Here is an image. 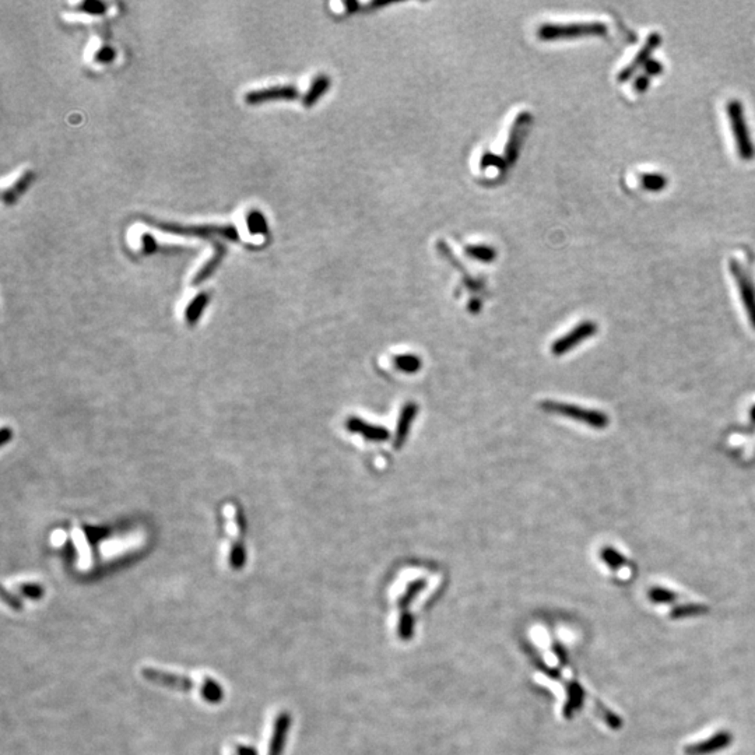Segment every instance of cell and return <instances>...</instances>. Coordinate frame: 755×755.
<instances>
[{
    "mask_svg": "<svg viewBox=\"0 0 755 755\" xmlns=\"http://www.w3.org/2000/svg\"><path fill=\"white\" fill-rule=\"evenodd\" d=\"M607 32V25L602 21H586L572 24H543L537 36L541 41L573 40L580 37H602Z\"/></svg>",
    "mask_w": 755,
    "mask_h": 755,
    "instance_id": "6da1fadb",
    "label": "cell"
},
{
    "mask_svg": "<svg viewBox=\"0 0 755 755\" xmlns=\"http://www.w3.org/2000/svg\"><path fill=\"white\" fill-rule=\"evenodd\" d=\"M150 225L175 235L182 236H192V238H203V239H213V238H224L227 241H238L239 234L238 230L234 225H217V224H206V225H185L178 223H165V221H157V220H147Z\"/></svg>",
    "mask_w": 755,
    "mask_h": 755,
    "instance_id": "7a4b0ae2",
    "label": "cell"
},
{
    "mask_svg": "<svg viewBox=\"0 0 755 755\" xmlns=\"http://www.w3.org/2000/svg\"><path fill=\"white\" fill-rule=\"evenodd\" d=\"M726 112H728V116H729V121H730V126H732L733 137H734V142H736L737 153L745 161L752 160L755 157V146H754L752 137H751V133H750V129H748V125H747V121H745L744 107L741 104V101L736 99V98L730 99L728 102V106H726Z\"/></svg>",
    "mask_w": 755,
    "mask_h": 755,
    "instance_id": "3957f363",
    "label": "cell"
},
{
    "mask_svg": "<svg viewBox=\"0 0 755 755\" xmlns=\"http://www.w3.org/2000/svg\"><path fill=\"white\" fill-rule=\"evenodd\" d=\"M541 407L545 411H550V413L560 414V416H564V417H568V419H572V420H576V421H580V423H585L589 427L596 428V430L606 428L608 425V421H610L607 414L602 413V411L583 408V407L573 406V404L558 403V401H544L541 404Z\"/></svg>",
    "mask_w": 755,
    "mask_h": 755,
    "instance_id": "277c9868",
    "label": "cell"
},
{
    "mask_svg": "<svg viewBox=\"0 0 755 755\" xmlns=\"http://www.w3.org/2000/svg\"><path fill=\"white\" fill-rule=\"evenodd\" d=\"M530 125H532V115L528 111L521 112L517 116V119L513 121L512 127L509 130V137H508L505 154H504V158L508 165H512L518 160L521 147L526 139V134Z\"/></svg>",
    "mask_w": 755,
    "mask_h": 755,
    "instance_id": "5b68a950",
    "label": "cell"
},
{
    "mask_svg": "<svg viewBox=\"0 0 755 755\" xmlns=\"http://www.w3.org/2000/svg\"><path fill=\"white\" fill-rule=\"evenodd\" d=\"M730 271H732L733 277L737 283V287H739V291H740V295H741V299H743V305H744L745 311H747L748 319L751 321V325L755 329V287H754V283H752L751 277L748 276V273L745 271V269L743 267V264L740 262H737L736 259L730 260Z\"/></svg>",
    "mask_w": 755,
    "mask_h": 755,
    "instance_id": "8992f818",
    "label": "cell"
},
{
    "mask_svg": "<svg viewBox=\"0 0 755 755\" xmlns=\"http://www.w3.org/2000/svg\"><path fill=\"white\" fill-rule=\"evenodd\" d=\"M596 332H597V325L595 322H592V321L580 322L575 329H572L565 336H562L561 338L554 341L552 351L557 357L564 356L565 353L573 350L578 345H580L582 341H585L589 337H592Z\"/></svg>",
    "mask_w": 755,
    "mask_h": 755,
    "instance_id": "52a82bcc",
    "label": "cell"
},
{
    "mask_svg": "<svg viewBox=\"0 0 755 755\" xmlns=\"http://www.w3.org/2000/svg\"><path fill=\"white\" fill-rule=\"evenodd\" d=\"M298 97V88L295 86H271L260 90L249 91L245 95V102L249 106L263 104V102L273 99H294Z\"/></svg>",
    "mask_w": 755,
    "mask_h": 755,
    "instance_id": "ba28073f",
    "label": "cell"
},
{
    "mask_svg": "<svg viewBox=\"0 0 755 755\" xmlns=\"http://www.w3.org/2000/svg\"><path fill=\"white\" fill-rule=\"evenodd\" d=\"M142 674L150 682L162 685V687H168V689H173V690H181V691H189V690L195 689V681L185 677V676H178V674H173V673H164L161 670L150 669V667L143 669Z\"/></svg>",
    "mask_w": 755,
    "mask_h": 755,
    "instance_id": "9c48e42d",
    "label": "cell"
},
{
    "mask_svg": "<svg viewBox=\"0 0 755 755\" xmlns=\"http://www.w3.org/2000/svg\"><path fill=\"white\" fill-rule=\"evenodd\" d=\"M660 42H662V36H660V34H659V32H652L650 36L646 38V41H645L643 47L641 48V51L635 55V58H634V59L623 69V71L619 73V80H620V82L628 80V79L636 72V69H638V67H641L642 64L645 66L646 62H647L649 59H652V58H650L652 52H654V51L658 48V45H659Z\"/></svg>",
    "mask_w": 755,
    "mask_h": 755,
    "instance_id": "30bf717a",
    "label": "cell"
},
{
    "mask_svg": "<svg viewBox=\"0 0 755 755\" xmlns=\"http://www.w3.org/2000/svg\"><path fill=\"white\" fill-rule=\"evenodd\" d=\"M290 725H291V716L287 712L279 713L276 722H274V729H273L271 740H270V744H269L267 755H282L283 754V748H284V744H286L287 733L290 730Z\"/></svg>",
    "mask_w": 755,
    "mask_h": 755,
    "instance_id": "8fae6325",
    "label": "cell"
},
{
    "mask_svg": "<svg viewBox=\"0 0 755 755\" xmlns=\"http://www.w3.org/2000/svg\"><path fill=\"white\" fill-rule=\"evenodd\" d=\"M346 428L350 432L361 434V435H364L365 439H369V441H373V442H384V441L389 439V432H388L386 428L368 424L364 420L357 419V417L349 419L347 423H346Z\"/></svg>",
    "mask_w": 755,
    "mask_h": 755,
    "instance_id": "7c38bea8",
    "label": "cell"
},
{
    "mask_svg": "<svg viewBox=\"0 0 755 755\" xmlns=\"http://www.w3.org/2000/svg\"><path fill=\"white\" fill-rule=\"evenodd\" d=\"M417 411H419V407L416 403H407L401 413H400V419H399V423H397V430H396V438H395V446L397 449H400V446L404 443L407 435H408V431H410V427H411V423H413V420L416 419L417 416Z\"/></svg>",
    "mask_w": 755,
    "mask_h": 755,
    "instance_id": "4fadbf2b",
    "label": "cell"
},
{
    "mask_svg": "<svg viewBox=\"0 0 755 755\" xmlns=\"http://www.w3.org/2000/svg\"><path fill=\"white\" fill-rule=\"evenodd\" d=\"M330 83H332V82H330V77H329L327 75H319V76H317V77L312 80L310 88H308V91H306L305 95L302 97V104H304V107H306V108L314 107V106L317 104V102H318V99H319L323 94L327 92V90H329V87H330Z\"/></svg>",
    "mask_w": 755,
    "mask_h": 755,
    "instance_id": "5bb4252c",
    "label": "cell"
},
{
    "mask_svg": "<svg viewBox=\"0 0 755 755\" xmlns=\"http://www.w3.org/2000/svg\"><path fill=\"white\" fill-rule=\"evenodd\" d=\"M225 252H227V249H225V247H224L223 244L214 243V253H213V256H212L208 262H206V263L201 266V269L195 274V277H193V282H192V283H193L195 286H197V284H200L201 282H204L206 279H208V277L210 276V274L220 266V263L223 262V259H224V256H225Z\"/></svg>",
    "mask_w": 755,
    "mask_h": 755,
    "instance_id": "9a60e30c",
    "label": "cell"
},
{
    "mask_svg": "<svg viewBox=\"0 0 755 755\" xmlns=\"http://www.w3.org/2000/svg\"><path fill=\"white\" fill-rule=\"evenodd\" d=\"M729 741H730L729 734H719V736H715V737H712L710 740H708L705 743L690 747L689 752L693 754V755H698V754H706V752H710V751H715V750L717 751V748H722V747L728 745Z\"/></svg>",
    "mask_w": 755,
    "mask_h": 755,
    "instance_id": "2e32d148",
    "label": "cell"
},
{
    "mask_svg": "<svg viewBox=\"0 0 755 755\" xmlns=\"http://www.w3.org/2000/svg\"><path fill=\"white\" fill-rule=\"evenodd\" d=\"M465 252L467 256L483 263L494 262L497 258V251L490 245H467Z\"/></svg>",
    "mask_w": 755,
    "mask_h": 755,
    "instance_id": "e0dca14e",
    "label": "cell"
},
{
    "mask_svg": "<svg viewBox=\"0 0 755 755\" xmlns=\"http://www.w3.org/2000/svg\"><path fill=\"white\" fill-rule=\"evenodd\" d=\"M32 180H34V175H32V173H29V171H28V173H25L24 175H21L13 186H10L9 189L5 190V193H3L5 203H8V204L13 203L21 193H24V190L29 186Z\"/></svg>",
    "mask_w": 755,
    "mask_h": 755,
    "instance_id": "ac0fdd59",
    "label": "cell"
},
{
    "mask_svg": "<svg viewBox=\"0 0 755 755\" xmlns=\"http://www.w3.org/2000/svg\"><path fill=\"white\" fill-rule=\"evenodd\" d=\"M393 364L399 371L406 373H414L421 368V360L414 354L396 356L393 360Z\"/></svg>",
    "mask_w": 755,
    "mask_h": 755,
    "instance_id": "d6986e66",
    "label": "cell"
},
{
    "mask_svg": "<svg viewBox=\"0 0 755 755\" xmlns=\"http://www.w3.org/2000/svg\"><path fill=\"white\" fill-rule=\"evenodd\" d=\"M641 182L643 185L645 189L647 190H662L667 186L669 184V180L666 175L663 174H659V173H649V174H643L641 177Z\"/></svg>",
    "mask_w": 755,
    "mask_h": 755,
    "instance_id": "ffe728a7",
    "label": "cell"
},
{
    "mask_svg": "<svg viewBox=\"0 0 755 755\" xmlns=\"http://www.w3.org/2000/svg\"><path fill=\"white\" fill-rule=\"evenodd\" d=\"M247 227L251 234H264L267 231V223L264 216L259 210H249L247 217Z\"/></svg>",
    "mask_w": 755,
    "mask_h": 755,
    "instance_id": "44dd1931",
    "label": "cell"
},
{
    "mask_svg": "<svg viewBox=\"0 0 755 755\" xmlns=\"http://www.w3.org/2000/svg\"><path fill=\"white\" fill-rule=\"evenodd\" d=\"M425 585H427V583H425L424 579H417V580H414V582H411L410 585L407 586L406 592L403 593V596H401L400 600H399V607H400L401 610L406 608V607L411 603V600H413V599L417 596V593H419L421 589L425 588Z\"/></svg>",
    "mask_w": 755,
    "mask_h": 755,
    "instance_id": "7402d4cb",
    "label": "cell"
},
{
    "mask_svg": "<svg viewBox=\"0 0 755 755\" xmlns=\"http://www.w3.org/2000/svg\"><path fill=\"white\" fill-rule=\"evenodd\" d=\"M201 694H203V697H204L206 701L213 702V704L220 702V701L223 700V690H221V687H220V685H219L214 680H210V678L206 680V682H204V685H203V691H201Z\"/></svg>",
    "mask_w": 755,
    "mask_h": 755,
    "instance_id": "603a6c76",
    "label": "cell"
},
{
    "mask_svg": "<svg viewBox=\"0 0 755 755\" xmlns=\"http://www.w3.org/2000/svg\"><path fill=\"white\" fill-rule=\"evenodd\" d=\"M600 556H602L603 561L611 568H619L623 564H626V558L611 547H603Z\"/></svg>",
    "mask_w": 755,
    "mask_h": 755,
    "instance_id": "cb8c5ba5",
    "label": "cell"
},
{
    "mask_svg": "<svg viewBox=\"0 0 755 755\" xmlns=\"http://www.w3.org/2000/svg\"><path fill=\"white\" fill-rule=\"evenodd\" d=\"M413 617L404 610L399 620V636L401 641H408L411 635H413Z\"/></svg>",
    "mask_w": 755,
    "mask_h": 755,
    "instance_id": "d4e9b609",
    "label": "cell"
},
{
    "mask_svg": "<svg viewBox=\"0 0 755 755\" xmlns=\"http://www.w3.org/2000/svg\"><path fill=\"white\" fill-rule=\"evenodd\" d=\"M480 166H482L483 169H487V168H497L499 171H504L508 164L505 161L504 157H499V156H495L493 153H484L482 156V160H480Z\"/></svg>",
    "mask_w": 755,
    "mask_h": 755,
    "instance_id": "484cf974",
    "label": "cell"
},
{
    "mask_svg": "<svg viewBox=\"0 0 755 755\" xmlns=\"http://www.w3.org/2000/svg\"><path fill=\"white\" fill-rule=\"evenodd\" d=\"M206 304H208V295H206V294L197 295V297L192 301V304L188 306V310H186V318H188L189 321H195V319L201 314V311H203V308L206 306Z\"/></svg>",
    "mask_w": 755,
    "mask_h": 755,
    "instance_id": "4316f807",
    "label": "cell"
},
{
    "mask_svg": "<svg viewBox=\"0 0 755 755\" xmlns=\"http://www.w3.org/2000/svg\"><path fill=\"white\" fill-rule=\"evenodd\" d=\"M79 9L84 13H90V14H102V13H106L107 5L102 3V2H97V0H87V2H83V3L79 5Z\"/></svg>",
    "mask_w": 755,
    "mask_h": 755,
    "instance_id": "83f0119b",
    "label": "cell"
},
{
    "mask_svg": "<svg viewBox=\"0 0 755 755\" xmlns=\"http://www.w3.org/2000/svg\"><path fill=\"white\" fill-rule=\"evenodd\" d=\"M114 58H115V51H114L111 47H102V48L95 53V60H97V62H101V63H108V62H111Z\"/></svg>",
    "mask_w": 755,
    "mask_h": 755,
    "instance_id": "f1b7e54d",
    "label": "cell"
},
{
    "mask_svg": "<svg viewBox=\"0 0 755 755\" xmlns=\"http://www.w3.org/2000/svg\"><path fill=\"white\" fill-rule=\"evenodd\" d=\"M142 247H143V252L150 255L157 249V241L150 234H143L142 235Z\"/></svg>",
    "mask_w": 755,
    "mask_h": 755,
    "instance_id": "f546056e",
    "label": "cell"
},
{
    "mask_svg": "<svg viewBox=\"0 0 755 755\" xmlns=\"http://www.w3.org/2000/svg\"><path fill=\"white\" fill-rule=\"evenodd\" d=\"M650 597H652V600H655V602H669V600H673L676 596L673 595V592L658 588V589H654L650 592Z\"/></svg>",
    "mask_w": 755,
    "mask_h": 755,
    "instance_id": "4dcf8cb0",
    "label": "cell"
},
{
    "mask_svg": "<svg viewBox=\"0 0 755 755\" xmlns=\"http://www.w3.org/2000/svg\"><path fill=\"white\" fill-rule=\"evenodd\" d=\"M662 71H663V64L656 59H649L645 64V73L649 76L659 75Z\"/></svg>",
    "mask_w": 755,
    "mask_h": 755,
    "instance_id": "1f68e13d",
    "label": "cell"
},
{
    "mask_svg": "<svg viewBox=\"0 0 755 755\" xmlns=\"http://www.w3.org/2000/svg\"><path fill=\"white\" fill-rule=\"evenodd\" d=\"M649 84H650V76L646 75V73L638 76V77L635 79V82H634V87H635V90L639 91V92H643V91L649 87Z\"/></svg>",
    "mask_w": 755,
    "mask_h": 755,
    "instance_id": "d6a6232c",
    "label": "cell"
},
{
    "mask_svg": "<svg viewBox=\"0 0 755 755\" xmlns=\"http://www.w3.org/2000/svg\"><path fill=\"white\" fill-rule=\"evenodd\" d=\"M21 592H24V595H27L31 599H37L42 593L38 586H24V588H21Z\"/></svg>",
    "mask_w": 755,
    "mask_h": 755,
    "instance_id": "836d02e7",
    "label": "cell"
},
{
    "mask_svg": "<svg viewBox=\"0 0 755 755\" xmlns=\"http://www.w3.org/2000/svg\"><path fill=\"white\" fill-rule=\"evenodd\" d=\"M236 751H238V755H258L253 748L244 747V745H239Z\"/></svg>",
    "mask_w": 755,
    "mask_h": 755,
    "instance_id": "e575fe53",
    "label": "cell"
},
{
    "mask_svg": "<svg viewBox=\"0 0 755 755\" xmlns=\"http://www.w3.org/2000/svg\"><path fill=\"white\" fill-rule=\"evenodd\" d=\"M345 6H346V9H347V12H349V13H353V12H356V9H358V8H360L358 2H347V3H345Z\"/></svg>",
    "mask_w": 755,
    "mask_h": 755,
    "instance_id": "d590c367",
    "label": "cell"
},
{
    "mask_svg": "<svg viewBox=\"0 0 755 755\" xmlns=\"http://www.w3.org/2000/svg\"><path fill=\"white\" fill-rule=\"evenodd\" d=\"M751 419L755 421V406H754L752 410H751Z\"/></svg>",
    "mask_w": 755,
    "mask_h": 755,
    "instance_id": "8d00e7d4",
    "label": "cell"
}]
</instances>
